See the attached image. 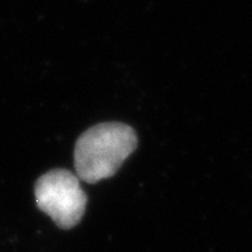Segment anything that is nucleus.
Returning a JSON list of instances; mask_svg holds the SVG:
<instances>
[{"label": "nucleus", "instance_id": "f257e3e1", "mask_svg": "<svg viewBox=\"0 0 252 252\" xmlns=\"http://www.w3.org/2000/svg\"><path fill=\"white\" fill-rule=\"evenodd\" d=\"M136 146L137 136L130 126L119 122L93 126L79 137L74 149L79 178L94 184L112 177Z\"/></svg>", "mask_w": 252, "mask_h": 252}, {"label": "nucleus", "instance_id": "f03ea898", "mask_svg": "<svg viewBox=\"0 0 252 252\" xmlns=\"http://www.w3.org/2000/svg\"><path fill=\"white\" fill-rule=\"evenodd\" d=\"M38 207L62 228H72L84 215L87 196L79 178L66 170H52L36 181Z\"/></svg>", "mask_w": 252, "mask_h": 252}]
</instances>
